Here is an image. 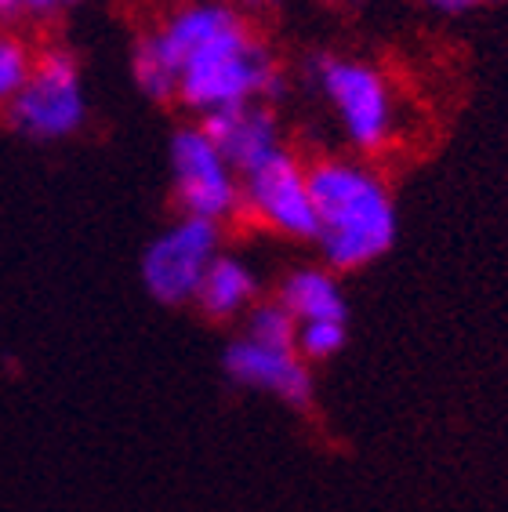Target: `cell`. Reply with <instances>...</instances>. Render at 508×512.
<instances>
[{"label":"cell","instance_id":"cell-16","mask_svg":"<svg viewBox=\"0 0 508 512\" xmlns=\"http://www.w3.org/2000/svg\"><path fill=\"white\" fill-rule=\"evenodd\" d=\"M80 0H0V15L8 19H30V22H44L55 19L62 11L77 8Z\"/></svg>","mask_w":508,"mask_h":512},{"label":"cell","instance_id":"cell-7","mask_svg":"<svg viewBox=\"0 0 508 512\" xmlns=\"http://www.w3.org/2000/svg\"><path fill=\"white\" fill-rule=\"evenodd\" d=\"M240 211L287 240H316V207L309 164L280 149L276 157L240 175Z\"/></svg>","mask_w":508,"mask_h":512},{"label":"cell","instance_id":"cell-5","mask_svg":"<svg viewBox=\"0 0 508 512\" xmlns=\"http://www.w3.org/2000/svg\"><path fill=\"white\" fill-rule=\"evenodd\" d=\"M171 189L186 218L229 222L240 215V175L200 124L178 128L171 138Z\"/></svg>","mask_w":508,"mask_h":512},{"label":"cell","instance_id":"cell-3","mask_svg":"<svg viewBox=\"0 0 508 512\" xmlns=\"http://www.w3.org/2000/svg\"><path fill=\"white\" fill-rule=\"evenodd\" d=\"M313 77L342 124L349 146L363 157L385 153L400 135V102L378 66L345 55H316Z\"/></svg>","mask_w":508,"mask_h":512},{"label":"cell","instance_id":"cell-12","mask_svg":"<svg viewBox=\"0 0 508 512\" xmlns=\"http://www.w3.org/2000/svg\"><path fill=\"white\" fill-rule=\"evenodd\" d=\"M131 80H135V88L153 102L178 99V69L171 66V59L160 51L153 33L138 37L135 48H131Z\"/></svg>","mask_w":508,"mask_h":512},{"label":"cell","instance_id":"cell-2","mask_svg":"<svg viewBox=\"0 0 508 512\" xmlns=\"http://www.w3.org/2000/svg\"><path fill=\"white\" fill-rule=\"evenodd\" d=\"M316 244L331 273H356L378 262L396 240L400 218L385 178L360 160L323 157L309 164Z\"/></svg>","mask_w":508,"mask_h":512},{"label":"cell","instance_id":"cell-15","mask_svg":"<svg viewBox=\"0 0 508 512\" xmlns=\"http://www.w3.org/2000/svg\"><path fill=\"white\" fill-rule=\"evenodd\" d=\"M349 342V324L342 320H316V324H298V356H302L305 364H323V360H331L338 356Z\"/></svg>","mask_w":508,"mask_h":512},{"label":"cell","instance_id":"cell-10","mask_svg":"<svg viewBox=\"0 0 508 512\" xmlns=\"http://www.w3.org/2000/svg\"><path fill=\"white\" fill-rule=\"evenodd\" d=\"M276 302H284V309L298 324H316V320H342V324H349L345 291L327 266H302L287 273Z\"/></svg>","mask_w":508,"mask_h":512},{"label":"cell","instance_id":"cell-14","mask_svg":"<svg viewBox=\"0 0 508 512\" xmlns=\"http://www.w3.org/2000/svg\"><path fill=\"white\" fill-rule=\"evenodd\" d=\"M244 338L258 345H269V349H294L298 342V320L284 309V302H258V306L247 313V327Z\"/></svg>","mask_w":508,"mask_h":512},{"label":"cell","instance_id":"cell-9","mask_svg":"<svg viewBox=\"0 0 508 512\" xmlns=\"http://www.w3.org/2000/svg\"><path fill=\"white\" fill-rule=\"evenodd\" d=\"M207 138L222 149V157L236 168V175H247L251 168L276 157L284 146L280 117L269 102H247V106L218 109L211 117L200 120Z\"/></svg>","mask_w":508,"mask_h":512},{"label":"cell","instance_id":"cell-8","mask_svg":"<svg viewBox=\"0 0 508 512\" xmlns=\"http://www.w3.org/2000/svg\"><path fill=\"white\" fill-rule=\"evenodd\" d=\"M222 371L236 385L273 396L294 411H309L316 400L313 367L298 356V349H269L251 338H233L222 353Z\"/></svg>","mask_w":508,"mask_h":512},{"label":"cell","instance_id":"cell-17","mask_svg":"<svg viewBox=\"0 0 508 512\" xmlns=\"http://www.w3.org/2000/svg\"><path fill=\"white\" fill-rule=\"evenodd\" d=\"M429 8L447 11V15H458V11H469V0H425Z\"/></svg>","mask_w":508,"mask_h":512},{"label":"cell","instance_id":"cell-11","mask_svg":"<svg viewBox=\"0 0 508 512\" xmlns=\"http://www.w3.org/2000/svg\"><path fill=\"white\" fill-rule=\"evenodd\" d=\"M196 306L204 309L211 320H236L247 316L258 306V276L247 266L244 258L236 255H218L207 269Z\"/></svg>","mask_w":508,"mask_h":512},{"label":"cell","instance_id":"cell-18","mask_svg":"<svg viewBox=\"0 0 508 512\" xmlns=\"http://www.w3.org/2000/svg\"><path fill=\"white\" fill-rule=\"evenodd\" d=\"M476 4H494V0H469V8H476Z\"/></svg>","mask_w":508,"mask_h":512},{"label":"cell","instance_id":"cell-6","mask_svg":"<svg viewBox=\"0 0 508 512\" xmlns=\"http://www.w3.org/2000/svg\"><path fill=\"white\" fill-rule=\"evenodd\" d=\"M222 255V226L178 218L142 255V284L160 306H189L200 295L211 262Z\"/></svg>","mask_w":508,"mask_h":512},{"label":"cell","instance_id":"cell-19","mask_svg":"<svg viewBox=\"0 0 508 512\" xmlns=\"http://www.w3.org/2000/svg\"><path fill=\"white\" fill-rule=\"evenodd\" d=\"M320 4H342V0H320Z\"/></svg>","mask_w":508,"mask_h":512},{"label":"cell","instance_id":"cell-1","mask_svg":"<svg viewBox=\"0 0 508 512\" xmlns=\"http://www.w3.org/2000/svg\"><path fill=\"white\" fill-rule=\"evenodd\" d=\"M178 69V102L200 117L269 102L284 91L280 62L254 37L247 19L222 0H189L153 33Z\"/></svg>","mask_w":508,"mask_h":512},{"label":"cell","instance_id":"cell-4","mask_svg":"<svg viewBox=\"0 0 508 512\" xmlns=\"http://www.w3.org/2000/svg\"><path fill=\"white\" fill-rule=\"evenodd\" d=\"M11 124L37 142H62L88 120V88L73 51L48 48L37 55L26 88L8 106Z\"/></svg>","mask_w":508,"mask_h":512},{"label":"cell","instance_id":"cell-13","mask_svg":"<svg viewBox=\"0 0 508 512\" xmlns=\"http://www.w3.org/2000/svg\"><path fill=\"white\" fill-rule=\"evenodd\" d=\"M33 66H37V51L30 40L15 30H0V109L19 99Z\"/></svg>","mask_w":508,"mask_h":512}]
</instances>
